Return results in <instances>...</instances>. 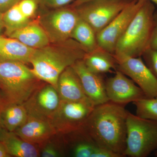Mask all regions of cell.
<instances>
[{
    "label": "cell",
    "instance_id": "6da1fadb",
    "mask_svg": "<svg viewBox=\"0 0 157 157\" xmlns=\"http://www.w3.org/2000/svg\"><path fill=\"white\" fill-rule=\"evenodd\" d=\"M128 112L124 105L110 101L97 105L84 128L98 146L124 157Z\"/></svg>",
    "mask_w": 157,
    "mask_h": 157
},
{
    "label": "cell",
    "instance_id": "7a4b0ae2",
    "mask_svg": "<svg viewBox=\"0 0 157 157\" xmlns=\"http://www.w3.org/2000/svg\"><path fill=\"white\" fill-rule=\"evenodd\" d=\"M87 51L79 43L69 39L59 47L49 45L36 49L30 61L32 72L41 81L57 90L58 80L62 72L76 62L82 59Z\"/></svg>",
    "mask_w": 157,
    "mask_h": 157
},
{
    "label": "cell",
    "instance_id": "3957f363",
    "mask_svg": "<svg viewBox=\"0 0 157 157\" xmlns=\"http://www.w3.org/2000/svg\"><path fill=\"white\" fill-rule=\"evenodd\" d=\"M155 14L153 3L145 0L118 42L114 54L133 57L142 56L149 48Z\"/></svg>",
    "mask_w": 157,
    "mask_h": 157
},
{
    "label": "cell",
    "instance_id": "277c9868",
    "mask_svg": "<svg viewBox=\"0 0 157 157\" xmlns=\"http://www.w3.org/2000/svg\"><path fill=\"white\" fill-rule=\"evenodd\" d=\"M39 80L23 63L0 62V92L6 105L24 104L40 86Z\"/></svg>",
    "mask_w": 157,
    "mask_h": 157
},
{
    "label": "cell",
    "instance_id": "5b68a950",
    "mask_svg": "<svg viewBox=\"0 0 157 157\" xmlns=\"http://www.w3.org/2000/svg\"><path fill=\"white\" fill-rule=\"evenodd\" d=\"M124 156L146 157L157 150V121L128 112Z\"/></svg>",
    "mask_w": 157,
    "mask_h": 157
},
{
    "label": "cell",
    "instance_id": "8992f818",
    "mask_svg": "<svg viewBox=\"0 0 157 157\" xmlns=\"http://www.w3.org/2000/svg\"><path fill=\"white\" fill-rule=\"evenodd\" d=\"M95 106L88 98L78 101H61L52 123L57 132H74L84 126Z\"/></svg>",
    "mask_w": 157,
    "mask_h": 157
},
{
    "label": "cell",
    "instance_id": "52a82bcc",
    "mask_svg": "<svg viewBox=\"0 0 157 157\" xmlns=\"http://www.w3.org/2000/svg\"><path fill=\"white\" fill-rule=\"evenodd\" d=\"M132 1L96 0L74 8L79 17L89 24L97 34L108 25Z\"/></svg>",
    "mask_w": 157,
    "mask_h": 157
},
{
    "label": "cell",
    "instance_id": "ba28073f",
    "mask_svg": "<svg viewBox=\"0 0 157 157\" xmlns=\"http://www.w3.org/2000/svg\"><path fill=\"white\" fill-rule=\"evenodd\" d=\"M117 70L130 77L142 90L147 98L157 97V78L141 57L113 55Z\"/></svg>",
    "mask_w": 157,
    "mask_h": 157
},
{
    "label": "cell",
    "instance_id": "9c48e42d",
    "mask_svg": "<svg viewBox=\"0 0 157 157\" xmlns=\"http://www.w3.org/2000/svg\"><path fill=\"white\" fill-rule=\"evenodd\" d=\"M145 0H132L117 16L97 34L100 48L114 54L118 42Z\"/></svg>",
    "mask_w": 157,
    "mask_h": 157
},
{
    "label": "cell",
    "instance_id": "30bf717a",
    "mask_svg": "<svg viewBox=\"0 0 157 157\" xmlns=\"http://www.w3.org/2000/svg\"><path fill=\"white\" fill-rule=\"evenodd\" d=\"M79 17L74 7L73 9H58L42 16L40 19V25L51 42L62 44L70 39L72 31Z\"/></svg>",
    "mask_w": 157,
    "mask_h": 157
},
{
    "label": "cell",
    "instance_id": "8fae6325",
    "mask_svg": "<svg viewBox=\"0 0 157 157\" xmlns=\"http://www.w3.org/2000/svg\"><path fill=\"white\" fill-rule=\"evenodd\" d=\"M106 94L109 101L120 105H125L147 98L142 90L118 70L114 76L105 81Z\"/></svg>",
    "mask_w": 157,
    "mask_h": 157
},
{
    "label": "cell",
    "instance_id": "7c38bea8",
    "mask_svg": "<svg viewBox=\"0 0 157 157\" xmlns=\"http://www.w3.org/2000/svg\"><path fill=\"white\" fill-rule=\"evenodd\" d=\"M61 101L57 90L48 83L39 86L24 104L29 115L51 121Z\"/></svg>",
    "mask_w": 157,
    "mask_h": 157
},
{
    "label": "cell",
    "instance_id": "4fadbf2b",
    "mask_svg": "<svg viewBox=\"0 0 157 157\" xmlns=\"http://www.w3.org/2000/svg\"><path fill=\"white\" fill-rule=\"evenodd\" d=\"M81 81L86 97L96 106L109 102L105 88V82L101 74L93 73L85 65L82 59L72 66Z\"/></svg>",
    "mask_w": 157,
    "mask_h": 157
},
{
    "label": "cell",
    "instance_id": "5bb4252c",
    "mask_svg": "<svg viewBox=\"0 0 157 157\" xmlns=\"http://www.w3.org/2000/svg\"><path fill=\"white\" fill-rule=\"evenodd\" d=\"M14 132L24 140L35 144L44 143L57 133L51 121L29 114L25 123Z\"/></svg>",
    "mask_w": 157,
    "mask_h": 157
},
{
    "label": "cell",
    "instance_id": "9a60e30c",
    "mask_svg": "<svg viewBox=\"0 0 157 157\" xmlns=\"http://www.w3.org/2000/svg\"><path fill=\"white\" fill-rule=\"evenodd\" d=\"M57 90L61 101H78L87 98L80 78L72 66L65 69L60 75Z\"/></svg>",
    "mask_w": 157,
    "mask_h": 157
},
{
    "label": "cell",
    "instance_id": "2e32d148",
    "mask_svg": "<svg viewBox=\"0 0 157 157\" xmlns=\"http://www.w3.org/2000/svg\"><path fill=\"white\" fill-rule=\"evenodd\" d=\"M0 142L10 156L16 157H38L40 155L36 144L27 142L14 132L3 128L0 130Z\"/></svg>",
    "mask_w": 157,
    "mask_h": 157
},
{
    "label": "cell",
    "instance_id": "e0dca14e",
    "mask_svg": "<svg viewBox=\"0 0 157 157\" xmlns=\"http://www.w3.org/2000/svg\"><path fill=\"white\" fill-rule=\"evenodd\" d=\"M9 37L34 49L48 46L50 42L44 29L35 23L30 22L22 28L14 31Z\"/></svg>",
    "mask_w": 157,
    "mask_h": 157
},
{
    "label": "cell",
    "instance_id": "ac0fdd59",
    "mask_svg": "<svg viewBox=\"0 0 157 157\" xmlns=\"http://www.w3.org/2000/svg\"><path fill=\"white\" fill-rule=\"evenodd\" d=\"M35 50L16 39L6 38L0 45V62L17 61L24 64L30 63Z\"/></svg>",
    "mask_w": 157,
    "mask_h": 157
},
{
    "label": "cell",
    "instance_id": "d6986e66",
    "mask_svg": "<svg viewBox=\"0 0 157 157\" xmlns=\"http://www.w3.org/2000/svg\"><path fill=\"white\" fill-rule=\"evenodd\" d=\"M82 60L90 71L97 74L109 73L113 70H117V65L113 55L100 47L87 52Z\"/></svg>",
    "mask_w": 157,
    "mask_h": 157
},
{
    "label": "cell",
    "instance_id": "ffe728a7",
    "mask_svg": "<svg viewBox=\"0 0 157 157\" xmlns=\"http://www.w3.org/2000/svg\"><path fill=\"white\" fill-rule=\"evenodd\" d=\"M28 116L24 104H8L2 112V127L9 132H14L25 123Z\"/></svg>",
    "mask_w": 157,
    "mask_h": 157
},
{
    "label": "cell",
    "instance_id": "44dd1931",
    "mask_svg": "<svg viewBox=\"0 0 157 157\" xmlns=\"http://www.w3.org/2000/svg\"><path fill=\"white\" fill-rule=\"evenodd\" d=\"M70 39L79 43L87 52L100 48L95 32L89 24L80 17L72 31Z\"/></svg>",
    "mask_w": 157,
    "mask_h": 157
},
{
    "label": "cell",
    "instance_id": "7402d4cb",
    "mask_svg": "<svg viewBox=\"0 0 157 157\" xmlns=\"http://www.w3.org/2000/svg\"><path fill=\"white\" fill-rule=\"evenodd\" d=\"M3 19L6 33L8 36L14 31L22 28L30 23V19L22 14L17 5L3 13Z\"/></svg>",
    "mask_w": 157,
    "mask_h": 157
},
{
    "label": "cell",
    "instance_id": "603a6c76",
    "mask_svg": "<svg viewBox=\"0 0 157 157\" xmlns=\"http://www.w3.org/2000/svg\"><path fill=\"white\" fill-rule=\"evenodd\" d=\"M138 117L157 121V97L145 98L133 102Z\"/></svg>",
    "mask_w": 157,
    "mask_h": 157
},
{
    "label": "cell",
    "instance_id": "cb8c5ba5",
    "mask_svg": "<svg viewBox=\"0 0 157 157\" xmlns=\"http://www.w3.org/2000/svg\"><path fill=\"white\" fill-rule=\"evenodd\" d=\"M98 146L90 135L86 140L79 141L76 144L73 148V156L91 157Z\"/></svg>",
    "mask_w": 157,
    "mask_h": 157
},
{
    "label": "cell",
    "instance_id": "d4e9b609",
    "mask_svg": "<svg viewBox=\"0 0 157 157\" xmlns=\"http://www.w3.org/2000/svg\"><path fill=\"white\" fill-rule=\"evenodd\" d=\"M142 56L145 63L157 78V50L149 48Z\"/></svg>",
    "mask_w": 157,
    "mask_h": 157
},
{
    "label": "cell",
    "instance_id": "484cf974",
    "mask_svg": "<svg viewBox=\"0 0 157 157\" xmlns=\"http://www.w3.org/2000/svg\"><path fill=\"white\" fill-rule=\"evenodd\" d=\"M37 1L38 0H21L17 6L22 14L30 19L36 10Z\"/></svg>",
    "mask_w": 157,
    "mask_h": 157
},
{
    "label": "cell",
    "instance_id": "4316f807",
    "mask_svg": "<svg viewBox=\"0 0 157 157\" xmlns=\"http://www.w3.org/2000/svg\"><path fill=\"white\" fill-rule=\"evenodd\" d=\"M91 157H122L120 155L116 153L107 149L98 146L93 153Z\"/></svg>",
    "mask_w": 157,
    "mask_h": 157
},
{
    "label": "cell",
    "instance_id": "83f0119b",
    "mask_svg": "<svg viewBox=\"0 0 157 157\" xmlns=\"http://www.w3.org/2000/svg\"><path fill=\"white\" fill-rule=\"evenodd\" d=\"M74 0H38L44 6L50 8H60L68 5Z\"/></svg>",
    "mask_w": 157,
    "mask_h": 157
},
{
    "label": "cell",
    "instance_id": "f1b7e54d",
    "mask_svg": "<svg viewBox=\"0 0 157 157\" xmlns=\"http://www.w3.org/2000/svg\"><path fill=\"white\" fill-rule=\"evenodd\" d=\"M21 0H0V12L5 13L13 6L17 5Z\"/></svg>",
    "mask_w": 157,
    "mask_h": 157
},
{
    "label": "cell",
    "instance_id": "f546056e",
    "mask_svg": "<svg viewBox=\"0 0 157 157\" xmlns=\"http://www.w3.org/2000/svg\"><path fill=\"white\" fill-rule=\"evenodd\" d=\"M149 48L157 50V14H155L154 25L150 43Z\"/></svg>",
    "mask_w": 157,
    "mask_h": 157
},
{
    "label": "cell",
    "instance_id": "4dcf8cb0",
    "mask_svg": "<svg viewBox=\"0 0 157 157\" xmlns=\"http://www.w3.org/2000/svg\"><path fill=\"white\" fill-rule=\"evenodd\" d=\"M42 157H57L59 156L58 152L51 145H47L43 149L41 154Z\"/></svg>",
    "mask_w": 157,
    "mask_h": 157
},
{
    "label": "cell",
    "instance_id": "1f68e13d",
    "mask_svg": "<svg viewBox=\"0 0 157 157\" xmlns=\"http://www.w3.org/2000/svg\"><path fill=\"white\" fill-rule=\"evenodd\" d=\"M6 102L3 98L2 94L0 92V130L2 129V121H1V117H2V112L3 109L6 107Z\"/></svg>",
    "mask_w": 157,
    "mask_h": 157
},
{
    "label": "cell",
    "instance_id": "d6a6232c",
    "mask_svg": "<svg viewBox=\"0 0 157 157\" xmlns=\"http://www.w3.org/2000/svg\"><path fill=\"white\" fill-rule=\"evenodd\" d=\"M10 156H11L9 154L8 152L6 151V149L2 143L0 142V157H9Z\"/></svg>",
    "mask_w": 157,
    "mask_h": 157
},
{
    "label": "cell",
    "instance_id": "836d02e7",
    "mask_svg": "<svg viewBox=\"0 0 157 157\" xmlns=\"http://www.w3.org/2000/svg\"><path fill=\"white\" fill-rule=\"evenodd\" d=\"M94 1H96V0H76L73 3V7H77V6H81L85 3L89 2ZM128 1H132V0H128Z\"/></svg>",
    "mask_w": 157,
    "mask_h": 157
},
{
    "label": "cell",
    "instance_id": "e575fe53",
    "mask_svg": "<svg viewBox=\"0 0 157 157\" xmlns=\"http://www.w3.org/2000/svg\"><path fill=\"white\" fill-rule=\"evenodd\" d=\"M3 13L0 12V36H1V34L2 33L3 30L5 29V26L3 22Z\"/></svg>",
    "mask_w": 157,
    "mask_h": 157
},
{
    "label": "cell",
    "instance_id": "d590c367",
    "mask_svg": "<svg viewBox=\"0 0 157 157\" xmlns=\"http://www.w3.org/2000/svg\"><path fill=\"white\" fill-rule=\"evenodd\" d=\"M5 39H6V38H5V37L2 36H0V45L3 43Z\"/></svg>",
    "mask_w": 157,
    "mask_h": 157
},
{
    "label": "cell",
    "instance_id": "8d00e7d4",
    "mask_svg": "<svg viewBox=\"0 0 157 157\" xmlns=\"http://www.w3.org/2000/svg\"><path fill=\"white\" fill-rule=\"evenodd\" d=\"M149 1H150L152 3H155L157 6V0H149Z\"/></svg>",
    "mask_w": 157,
    "mask_h": 157
},
{
    "label": "cell",
    "instance_id": "74e56055",
    "mask_svg": "<svg viewBox=\"0 0 157 157\" xmlns=\"http://www.w3.org/2000/svg\"><path fill=\"white\" fill-rule=\"evenodd\" d=\"M155 155L156 157H157V150L155 151Z\"/></svg>",
    "mask_w": 157,
    "mask_h": 157
}]
</instances>
